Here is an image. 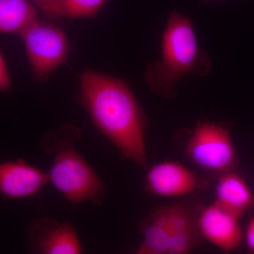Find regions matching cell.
Instances as JSON below:
<instances>
[{
  "label": "cell",
  "instance_id": "10",
  "mask_svg": "<svg viewBox=\"0 0 254 254\" xmlns=\"http://www.w3.org/2000/svg\"><path fill=\"white\" fill-rule=\"evenodd\" d=\"M240 220L214 202L200 209L198 226L203 238L229 253L239 248L243 241Z\"/></svg>",
  "mask_w": 254,
  "mask_h": 254
},
{
  "label": "cell",
  "instance_id": "3",
  "mask_svg": "<svg viewBox=\"0 0 254 254\" xmlns=\"http://www.w3.org/2000/svg\"><path fill=\"white\" fill-rule=\"evenodd\" d=\"M81 138L77 127L64 125L47 133L41 141L46 153L54 155L49 182L73 205L91 201L100 205L104 196V185L100 177L74 148Z\"/></svg>",
  "mask_w": 254,
  "mask_h": 254
},
{
  "label": "cell",
  "instance_id": "6",
  "mask_svg": "<svg viewBox=\"0 0 254 254\" xmlns=\"http://www.w3.org/2000/svg\"><path fill=\"white\" fill-rule=\"evenodd\" d=\"M20 36L26 47L33 77L48 81L57 68L66 63L70 46L63 31L35 20Z\"/></svg>",
  "mask_w": 254,
  "mask_h": 254
},
{
  "label": "cell",
  "instance_id": "4",
  "mask_svg": "<svg viewBox=\"0 0 254 254\" xmlns=\"http://www.w3.org/2000/svg\"><path fill=\"white\" fill-rule=\"evenodd\" d=\"M202 207L192 200L161 205L140 224L138 254H187L200 245L198 226Z\"/></svg>",
  "mask_w": 254,
  "mask_h": 254
},
{
  "label": "cell",
  "instance_id": "14",
  "mask_svg": "<svg viewBox=\"0 0 254 254\" xmlns=\"http://www.w3.org/2000/svg\"><path fill=\"white\" fill-rule=\"evenodd\" d=\"M50 17L63 16L58 0H31Z\"/></svg>",
  "mask_w": 254,
  "mask_h": 254
},
{
  "label": "cell",
  "instance_id": "5",
  "mask_svg": "<svg viewBox=\"0 0 254 254\" xmlns=\"http://www.w3.org/2000/svg\"><path fill=\"white\" fill-rule=\"evenodd\" d=\"M185 150L193 165L218 176L240 170L238 155L230 132L220 124H197Z\"/></svg>",
  "mask_w": 254,
  "mask_h": 254
},
{
  "label": "cell",
  "instance_id": "17",
  "mask_svg": "<svg viewBox=\"0 0 254 254\" xmlns=\"http://www.w3.org/2000/svg\"><path fill=\"white\" fill-rule=\"evenodd\" d=\"M204 1H218V0H203Z\"/></svg>",
  "mask_w": 254,
  "mask_h": 254
},
{
  "label": "cell",
  "instance_id": "11",
  "mask_svg": "<svg viewBox=\"0 0 254 254\" xmlns=\"http://www.w3.org/2000/svg\"><path fill=\"white\" fill-rule=\"evenodd\" d=\"M215 203L241 219L254 208V196L239 171L230 172L218 176Z\"/></svg>",
  "mask_w": 254,
  "mask_h": 254
},
{
  "label": "cell",
  "instance_id": "7",
  "mask_svg": "<svg viewBox=\"0 0 254 254\" xmlns=\"http://www.w3.org/2000/svg\"><path fill=\"white\" fill-rule=\"evenodd\" d=\"M27 245L31 252L42 254H81L82 247L76 230L70 222L40 217L28 225Z\"/></svg>",
  "mask_w": 254,
  "mask_h": 254
},
{
  "label": "cell",
  "instance_id": "16",
  "mask_svg": "<svg viewBox=\"0 0 254 254\" xmlns=\"http://www.w3.org/2000/svg\"><path fill=\"white\" fill-rule=\"evenodd\" d=\"M245 242L249 252L254 254V217L250 218L247 224L245 232Z\"/></svg>",
  "mask_w": 254,
  "mask_h": 254
},
{
  "label": "cell",
  "instance_id": "13",
  "mask_svg": "<svg viewBox=\"0 0 254 254\" xmlns=\"http://www.w3.org/2000/svg\"><path fill=\"white\" fill-rule=\"evenodd\" d=\"M63 16L85 18L93 16L108 0H58Z\"/></svg>",
  "mask_w": 254,
  "mask_h": 254
},
{
  "label": "cell",
  "instance_id": "1",
  "mask_svg": "<svg viewBox=\"0 0 254 254\" xmlns=\"http://www.w3.org/2000/svg\"><path fill=\"white\" fill-rule=\"evenodd\" d=\"M78 100L95 128L123 159L148 170L145 143L148 119L126 82L86 69L81 76Z\"/></svg>",
  "mask_w": 254,
  "mask_h": 254
},
{
  "label": "cell",
  "instance_id": "2",
  "mask_svg": "<svg viewBox=\"0 0 254 254\" xmlns=\"http://www.w3.org/2000/svg\"><path fill=\"white\" fill-rule=\"evenodd\" d=\"M212 65L200 49L191 21L175 11L170 13L162 40V58L147 66L145 78L151 91L166 98L177 94V85L189 74L208 76Z\"/></svg>",
  "mask_w": 254,
  "mask_h": 254
},
{
  "label": "cell",
  "instance_id": "12",
  "mask_svg": "<svg viewBox=\"0 0 254 254\" xmlns=\"http://www.w3.org/2000/svg\"><path fill=\"white\" fill-rule=\"evenodd\" d=\"M28 0H0V33L20 34L37 19Z\"/></svg>",
  "mask_w": 254,
  "mask_h": 254
},
{
  "label": "cell",
  "instance_id": "8",
  "mask_svg": "<svg viewBox=\"0 0 254 254\" xmlns=\"http://www.w3.org/2000/svg\"><path fill=\"white\" fill-rule=\"evenodd\" d=\"M199 185V180L193 172L175 161L155 164L148 168L145 179L147 191L165 198H178L190 195Z\"/></svg>",
  "mask_w": 254,
  "mask_h": 254
},
{
  "label": "cell",
  "instance_id": "9",
  "mask_svg": "<svg viewBox=\"0 0 254 254\" xmlns=\"http://www.w3.org/2000/svg\"><path fill=\"white\" fill-rule=\"evenodd\" d=\"M48 182V173L22 159L0 162V195L4 200L33 198Z\"/></svg>",
  "mask_w": 254,
  "mask_h": 254
},
{
  "label": "cell",
  "instance_id": "15",
  "mask_svg": "<svg viewBox=\"0 0 254 254\" xmlns=\"http://www.w3.org/2000/svg\"><path fill=\"white\" fill-rule=\"evenodd\" d=\"M11 88V82L6 64L0 53V92H6Z\"/></svg>",
  "mask_w": 254,
  "mask_h": 254
}]
</instances>
